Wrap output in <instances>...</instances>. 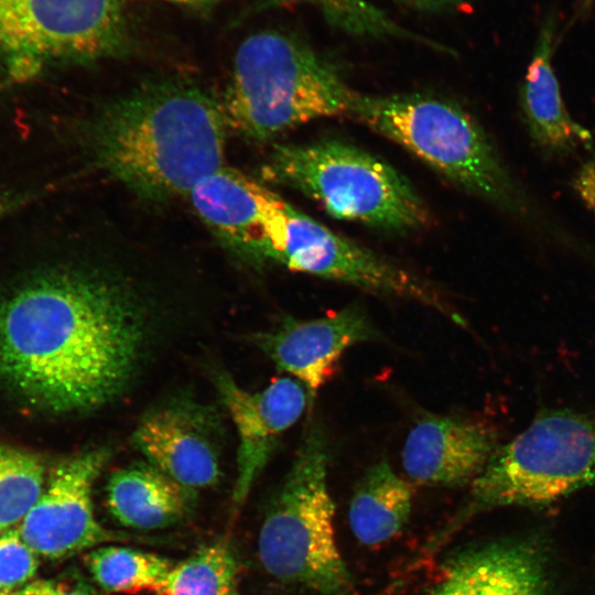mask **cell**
Wrapping results in <instances>:
<instances>
[{
	"mask_svg": "<svg viewBox=\"0 0 595 595\" xmlns=\"http://www.w3.org/2000/svg\"><path fill=\"white\" fill-rule=\"evenodd\" d=\"M133 439L155 468L190 490L218 480L220 469L213 445L175 411L148 415L137 426Z\"/></svg>",
	"mask_w": 595,
	"mask_h": 595,
	"instance_id": "17",
	"label": "cell"
},
{
	"mask_svg": "<svg viewBox=\"0 0 595 595\" xmlns=\"http://www.w3.org/2000/svg\"><path fill=\"white\" fill-rule=\"evenodd\" d=\"M572 186L595 216V156L586 159L572 180Z\"/></svg>",
	"mask_w": 595,
	"mask_h": 595,
	"instance_id": "26",
	"label": "cell"
},
{
	"mask_svg": "<svg viewBox=\"0 0 595 595\" xmlns=\"http://www.w3.org/2000/svg\"><path fill=\"white\" fill-rule=\"evenodd\" d=\"M232 595H235V594H232Z\"/></svg>",
	"mask_w": 595,
	"mask_h": 595,
	"instance_id": "31",
	"label": "cell"
},
{
	"mask_svg": "<svg viewBox=\"0 0 595 595\" xmlns=\"http://www.w3.org/2000/svg\"><path fill=\"white\" fill-rule=\"evenodd\" d=\"M595 485V414L544 410L493 453L463 507L431 541L442 544L472 517L509 506H543Z\"/></svg>",
	"mask_w": 595,
	"mask_h": 595,
	"instance_id": "5",
	"label": "cell"
},
{
	"mask_svg": "<svg viewBox=\"0 0 595 595\" xmlns=\"http://www.w3.org/2000/svg\"><path fill=\"white\" fill-rule=\"evenodd\" d=\"M263 261L431 307L453 323L463 316L430 282L334 232L278 196L266 227Z\"/></svg>",
	"mask_w": 595,
	"mask_h": 595,
	"instance_id": "9",
	"label": "cell"
},
{
	"mask_svg": "<svg viewBox=\"0 0 595 595\" xmlns=\"http://www.w3.org/2000/svg\"><path fill=\"white\" fill-rule=\"evenodd\" d=\"M356 95L306 42L269 30L238 46L221 107L228 128L264 141L315 119L349 116Z\"/></svg>",
	"mask_w": 595,
	"mask_h": 595,
	"instance_id": "4",
	"label": "cell"
},
{
	"mask_svg": "<svg viewBox=\"0 0 595 595\" xmlns=\"http://www.w3.org/2000/svg\"><path fill=\"white\" fill-rule=\"evenodd\" d=\"M85 560L89 573L102 589L126 594L156 593L174 565L159 554L119 545L93 549Z\"/></svg>",
	"mask_w": 595,
	"mask_h": 595,
	"instance_id": "20",
	"label": "cell"
},
{
	"mask_svg": "<svg viewBox=\"0 0 595 595\" xmlns=\"http://www.w3.org/2000/svg\"><path fill=\"white\" fill-rule=\"evenodd\" d=\"M0 595H11V593H7V592H1V591H0Z\"/></svg>",
	"mask_w": 595,
	"mask_h": 595,
	"instance_id": "30",
	"label": "cell"
},
{
	"mask_svg": "<svg viewBox=\"0 0 595 595\" xmlns=\"http://www.w3.org/2000/svg\"><path fill=\"white\" fill-rule=\"evenodd\" d=\"M106 459L107 453L97 450L53 468L42 494L18 528L37 555L61 559L118 539L97 521L93 508V485Z\"/></svg>",
	"mask_w": 595,
	"mask_h": 595,
	"instance_id": "10",
	"label": "cell"
},
{
	"mask_svg": "<svg viewBox=\"0 0 595 595\" xmlns=\"http://www.w3.org/2000/svg\"><path fill=\"white\" fill-rule=\"evenodd\" d=\"M558 19L544 17L519 93L522 118L533 144L544 154L566 156L591 147L592 134L567 112L552 67Z\"/></svg>",
	"mask_w": 595,
	"mask_h": 595,
	"instance_id": "16",
	"label": "cell"
},
{
	"mask_svg": "<svg viewBox=\"0 0 595 595\" xmlns=\"http://www.w3.org/2000/svg\"><path fill=\"white\" fill-rule=\"evenodd\" d=\"M127 43L121 0H0V63L13 79L118 55Z\"/></svg>",
	"mask_w": 595,
	"mask_h": 595,
	"instance_id": "8",
	"label": "cell"
},
{
	"mask_svg": "<svg viewBox=\"0 0 595 595\" xmlns=\"http://www.w3.org/2000/svg\"><path fill=\"white\" fill-rule=\"evenodd\" d=\"M495 428L479 420L426 414L407 436L405 474L428 486L470 484L498 447Z\"/></svg>",
	"mask_w": 595,
	"mask_h": 595,
	"instance_id": "13",
	"label": "cell"
},
{
	"mask_svg": "<svg viewBox=\"0 0 595 595\" xmlns=\"http://www.w3.org/2000/svg\"><path fill=\"white\" fill-rule=\"evenodd\" d=\"M329 454L324 430L312 420L262 522L258 553L266 571L280 581L322 595H348L351 577L336 543L327 484Z\"/></svg>",
	"mask_w": 595,
	"mask_h": 595,
	"instance_id": "6",
	"label": "cell"
},
{
	"mask_svg": "<svg viewBox=\"0 0 595 595\" xmlns=\"http://www.w3.org/2000/svg\"><path fill=\"white\" fill-rule=\"evenodd\" d=\"M411 507L409 485L381 458L366 470L353 494L348 510L350 530L363 544L382 543L405 526Z\"/></svg>",
	"mask_w": 595,
	"mask_h": 595,
	"instance_id": "19",
	"label": "cell"
},
{
	"mask_svg": "<svg viewBox=\"0 0 595 595\" xmlns=\"http://www.w3.org/2000/svg\"><path fill=\"white\" fill-rule=\"evenodd\" d=\"M11 595H98L82 582L61 580H37L14 591Z\"/></svg>",
	"mask_w": 595,
	"mask_h": 595,
	"instance_id": "25",
	"label": "cell"
},
{
	"mask_svg": "<svg viewBox=\"0 0 595 595\" xmlns=\"http://www.w3.org/2000/svg\"><path fill=\"white\" fill-rule=\"evenodd\" d=\"M36 555L18 528L0 532V591L12 593L26 585L36 572Z\"/></svg>",
	"mask_w": 595,
	"mask_h": 595,
	"instance_id": "24",
	"label": "cell"
},
{
	"mask_svg": "<svg viewBox=\"0 0 595 595\" xmlns=\"http://www.w3.org/2000/svg\"><path fill=\"white\" fill-rule=\"evenodd\" d=\"M298 2L315 7L328 24L353 36L405 39L444 50L437 43L401 26L367 0H263L262 4L280 6Z\"/></svg>",
	"mask_w": 595,
	"mask_h": 595,
	"instance_id": "22",
	"label": "cell"
},
{
	"mask_svg": "<svg viewBox=\"0 0 595 595\" xmlns=\"http://www.w3.org/2000/svg\"><path fill=\"white\" fill-rule=\"evenodd\" d=\"M425 13L453 12L468 6L472 0H393Z\"/></svg>",
	"mask_w": 595,
	"mask_h": 595,
	"instance_id": "27",
	"label": "cell"
},
{
	"mask_svg": "<svg viewBox=\"0 0 595 595\" xmlns=\"http://www.w3.org/2000/svg\"><path fill=\"white\" fill-rule=\"evenodd\" d=\"M262 175L301 192L338 219L392 232L418 230L430 223L426 206L402 174L342 141L278 145Z\"/></svg>",
	"mask_w": 595,
	"mask_h": 595,
	"instance_id": "7",
	"label": "cell"
},
{
	"mask_svg": "<svg viewBox=\"0 0 595 595\" xmlns=\"http://www.w3.org/2000/svg\"><path fill=\"white\" fill-rule=\"evenodd\" d=\"M33 197L34 195L31 190L19 191L0 188V221L31 203Z\"/></svg>",
	"mask_w": 595,
	"mask_h": 595,
	"instance_id": "28",
	"label": "cell"
},
{
	"mask_svg": "<svg viewBox=\"0 0 595 595\" xmlns=\"http://www.w3.org/2000/svg\"><path fill=\"white\" fill-rule=\"evenodd\" d=\"M201 219L236 253L263 262L266 226L278 195L244 173L221 166L190 192Z\"/></svg>",
	"mask_w": 595,
	"mask_h": 595,
	"instance_id": "14",
	"label": "cell"
},
{
	"mask_svg": "<svg viewBox=\"0 0 595 595\" xmlns=\"http://www.w3.org/2000/svg\"><path fill=\"white\" fill-rule=\"evenodd\" d=\"M191 490L151 466L116 472L107 485V506L121 524L140 530L163 529L190 510Z\"/></svg>",
	"mask_w": 595,
	"mask_h": 595,
	"instance_id": "18",
	"label": "cell"
},
{
	"mask_svg": "<svg viewBox=\"0 0 595 595\" xmlns=\"http://www.w3.org/2000/svg\"><path fill=\"white\" fill-rule=\"evenodd\" d=\"M221 107L195 84L142 85L100 110L87 129L94 162L137 195L163 201L186 195L224 162Z\"/></svg>",
	"mask_w": 595,
	"mask_h": 595,
	"instance_id": "2",
	"label": "cell"
},
{
	"mask_svg": "<svg viewBox=\"0 0 595 595\" xmlns=\"http://www.w3.org/2000/svg\"><path fill=\"white\" fill-rule=\"evenodd\" d=\"M374 323L357 304L313 320H286L258 343L277 367L304 386L312 407L320 389L351 346L380 338Z\"/></svg>",
	"mask_w": 595,
	"mask_h": 595,
	"instance_id": "12",
	"label": "cell"
},
{
	"mask_svg": "<svg viewBox=\"0 0 595 595\" xmlns=\"http://www.w3.org/2000/svg\"><path fill=\"white\" fill-rule=\"evenodd\" d=\"M143 1H161L192 9H207L218 4L225 0H143Z\"/></svg>",
	"mask_w": 595,
	"mask_h": 595,
	"instance_id": "29",
	"label": "cell"
},
{
	"mask_svg": "<svg viewBox=\"0 0 595 595\" xmlns=\"http://www.w3.org/2000/svg\"><path fill=\"white\" fill-rule=\"evenodd\" d=\"M219 394L238 435L232 501L240 507L267 465L280 436L303 414L309 394L292 377L275 379L258 391L240 387L229 375L217 376Z\"/></svg>",
	"mask_w": 595,
	"mask_h": 595,
	"instance_id": "11",
	"label": "cell"
},
{
	"mask_svg": "<svg viewBox=\"0 0 595 595\" xmlns=\"http://www.w3.org/2000/svg\"><path fill=\"white\" fill-rule=\"evenodd\" d=\"M141 342L130 296L91 270L51 269L0 300V379L42 410L110 400L128 382Z\"/></svg>",
	"mask_w": 595,
	"mask_h": 595,
	"instance_id": "1",
	"label": "cell"
},
{
	"mask_svg": "<svg viewBox=\"0 0 595 595\" xmlns=\"http://www.w3.org/2000/svg\"><path fill=\"white\" fill-rule=\"evenodd\" d=\"M421 595H548L544 560L531 544L504 542L452 558Z\"/></svg>",
	"mask_w": 595,
	"mask_h": 595,
	"instance_id": "15",
	"label": "cell"
},
{
	"mask_svg": "<svg viewBox=\"0 0 595 595\" xmlns=\"http://www.w3.org/2000/svg\"><path fill=\"white\" fill-rule=\"evenodd\" d=\"M349 117L527 228L577 251L584 248L515 178L480 123L455 102L422 94L357 93Z\"/></svg>",
	"mask_w": 595,
	"mask_h": 595,
	"instance_id": "3",
	"label": "cell"
},
{
	"mask_svg": "<svg viewBox=\"0 0 595 595\" xmlns=\"http://www.w3.org/2000/svg\"><path fill=\"white\" fill-rule=\"evenodd\" d=\"M44 488V466L28 452L0 445V532L21 522Z\"/></svg>",
	"mask_w": 595,
	"mask_h": 595,
	"instance_id": "23",
	"label": "cell"
},
{
	"mask_svg": "<svg viewBox=\"0 0 595 595\" xmlns=\"http://www.w3.org/2000/svg\"><path fill=\"white\" fill-rule=\"evenodd\" d=\"M237 563L223 543L204 547L174 564L158 595H232Z\"/></svg>",
	"mask_w": 595,
	"mask_h": 595,
	"instance_id": "21",
	"label": "cell"
}]
</instances>
